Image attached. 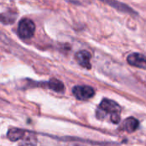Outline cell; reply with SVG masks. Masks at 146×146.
<instances>
[{"label": "cell", "mask_w": 146, "mask_h": 146, "mask_svg": "<svg viewBox=\"0 0 146 146\" xmlns=\"http://www.w3.org/2000/svg\"><path fill=\"white\" fill-rule=\"evenodd\" d=\"M121 108L116 102L104 98L98 106L97 116L98 119H103L106 115H110V121L114 124H118L121 121Z\"/></svg>", "instance_id": "6da1fadb"}, {"label": "cell", "mask_w": 146, "mask_h": 146, "mask_svg": "<svg viewBox=\"0 0 146 146\" xmlns=\"http://www.w3.org/2000/svg\"><path fill=\"white\" fill-rule=\"evenodd\" d=\"M35 24L30 19H22L18 25L17 33L22 39H29L34 35Z\"/></svg>", "instance_id": "7a4b0ae2"}, {"label": "cell", "mask_w": 146, "mask_h": 146, "mask_svg": "<svg viewBox=\"0 0 146 146\" xmlns=\"http://www.w3.org/2000/svg\"><path fill=\"white\" fill-rule=\"evenodd\" d=\"M72 92L74 96L77 99L82 101L92 98L95 94L94 89L92 86H76L73 88Z\"/></svg>", "instance_id": "3957f363"}, {"label": "cell", "mask_w": 146, "mask_h": 146, "mask_svg": "<svg viewBox=\"0 0 146 146\" xmlns=\"http://www.w3.org/2000/svg\"><path fill=\"white\" fill-rule=\"evenodd\" d=\"M127 61L133 67L146 70V56L143 54L132 53L127 56Z\"/></svg>", "instance_id": "277c9868"}, {"label": "cell", "mask_w": 146, "mask_h": 146, "mask_svg": "<svg viewBox=\"0 0 146 146\" xmlns=\"http://www.w3.org/2000/svg\"><path fill=\"white\" fill-rule=\"evenodd\" d=\"M75 59L77 62L83 68L90 69L91 64V54L87 50H80L75 54Z\"/></svg>", "instance_id": "5b68a950"}, {"label": "cell", "mask_w": 146, "mask_h": 146, "mask_svg": "<svg viewBox=\"0 0 146 146\" xmlns=\"http://www.w3.org/2000/svg\"><path fill=\"white\" fill-rule=\"evenodd\" d=\"M139 122L137 119L133 117H129L123 121L122 128L127 133H133L139 128Z\"/></svg>", "instance_id": "8992f818"}, {"label": "cell", "mask_w": 146, "mask_h": 146, "mask_svg": "<svg viewBox=\"0 0 146 146\" xmlns=\"http://www.w3.org/2000/svg\"><path fill=\"white\" fill-rule=\"evenodd\" d=\"M24 133H25V132L23 130L14 128V129L9 130V132L7 133V137L11 141H17V140L21 139V138H22Z\"/></svg>", "instance_id": "52a82bcc"}, {"label": "cell", "mask_w": 146, "mask_h": 146, "mask_svg": "<svg viewBox=\"0 0 146 146\" xmlns=\"http://www.w3.org/2000/svg\"><path fill=\"white\" fill-rule=\"evenodd\" d=\"M48 85H49V87L56 92H62L64 91L63 83L57 79H51L49 81Z\"/></svg>", "instance_id": "ba28073f"}, {"label": "cell", "mask_w": 146, "mask_h": 146, "mask_svg": "<svg viewBox=\"0 0 146 146\" xmlns=\"http://www.w3.org/2000/svg\"><path fill=\"white\" fill-rule=\"evenodd\" d=\"M109 4L112 5L114 8L117 9H120L123 12H128V13H131V12H133V9H131L128 6H127L126 4H123L121 3H118V2H109L108 3Z\"/></svg>", "instance_id": "9c48e42d"}, {"label": "cell", "mask_w": 146, "mask_h": 146, "mask_svg": "<svg viewBox=\"0 0 146 146\" xmlns=\"http://www.w3.org/2000/svg\"><path fill=\"white\" fill-rule=\"evenodd\" d=\"M15 14L13 13H3L1 15V20H2V22L4 23V24H10L12 22L15 21V18L16 17H10V16H14Z\"/></svg>", "instance_id": "30bf717a"}, {"label": "cell", "mask_w": 146, "mask_h": 146, "mask_svg": "<svg viewBox=\"0 0 146 146\" xmlns=\"http://www.w3.org/2000/svg\"><path fill=\"white\" fill-rule=\"evenodd\" d=\"M20 146H34V145H33V144H32V143H30V142H24V143H22V144H21Z\"/></svg>", "instance_id": "8fae6325"}]
</instances>
